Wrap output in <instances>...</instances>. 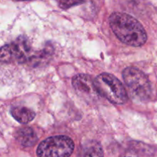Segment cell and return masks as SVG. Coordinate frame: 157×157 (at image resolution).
Segmentation results:
<instances>
[{"mask_svg":"<svg viewBox=\"0 0 157 157\" xmlns=\"http://www.w3.org/2000/svg\"><path fill=\"white\" fill-rule=\"evenodd\" d=\"M15 138L21 146L25 147H33L38 141V136L35 132L29 127L18 129L15 133Z\"/></svg>","mask_w":157,"mask_h":157,"instance_id":"8","label":"cell"},{"mask_svg":"<svg viewBox=\"0 0 157 157\" xmlns=\"http://www.w3.org/2000/svg\"><path fill=\"white\" fill-rule=\"evenodd\" d=\"M120 157H138V155L133 150H127V151L124 152L123 154L121 155Z\"/></svg>","mask_w":157,"mask_h":157,"instance_id":"11","label":"cell"},{"mask_svg":"<svg viewBox=\"0 0 157 157\" xmlns=\"http://www.w3.org/2000/svg\"><path fill=\"white\" fill-rule=\"evenodd\" d=\"M109 21L113 33L122 42L133 47H140L147 41V35L144 26L132 15L113 12Z\"/></svg>","mask_w":157,"mask_h":157,"instance_id":"1","label":"cell"},{"mask_svg":"<svg viewBox=\"0 0 157 157\" xmlns=\"http://www.w3.org/2000/svg\"><path fill=\"white\" fill-rule=\"evenodd\" d=\"M78 157H104V151L99 142L90 140L80 146Z\"/></svg>","mask_w":157,"mask_h":157,"instance_id":"7","label":"cell"},{"mask_svg":"<svg viewBox=\"0 0 157 157\" xmlns=\"http://www.w3.org/2000/svg\"><path fill=\"white\" fill-rule=\"evenodd\" d=\"M94 84L100 95L115 104H125L128 99L127 90L122 83L113 75L102 73L96 77Z\"/></svg>","mask_w":157,"mask_h":157,"instance_id":"2","label":"cell"},{"mask_svg":"<svg viewBox=\"0 0 157 157\" xmlns=\"http://www.w3.org/2000/svg\"><path fill=\"white\" fill-rule=\"evenodd\" d=\"M58 6L62 9H68L73 6L84 2V0H56Z\"/></svg>","mask_w":157,"mask_h":157,"instance_id":"10","label":"cell"},{"mask_svg":"<svg viewBox=\"0 0 157 157\" xmlns=\"http://www.w3.org/2000/svg\"><path fill=\"white\" fill-rule=\"evenodd\" d=\"M124 82L134 97L140 101H147L151 96V85L147 75L133 67H128L123 71Z\"/></svg>","mask_w":157,"mask_h":157,"instance_id":"4","label":"cell"},{"mask_svg":"<svg viewBox=\"0 0 157 157\" xmlns=\"http://www.w3.org/2000/svg\"><path fill=\"white\" fill-rule=\"evenodd\" d=\"M12 117L22 124H29L35 117V113L31 109L25 107H15L11 110Z\"/></svg>","mask_w":157,"mask_h":157,"instance_id":"9","label":"cell"},{"mask_svg":"<svg viewBox=\"0 0 157 157\" xmlns=\"http://www.w3.org/2000/svg\"><path fill=\"white\" fill-rule=\"evenodd\" d=\"M72 84L78 94L86 101H93L101 96L95 87L94 81L89 75L84 74L77 75L72 79Z\"/></svg>","mask_w":157,"mask_h":157,"instance_id":"6","label":"cell"},{"mask_svg":"<svg viewBox=\"0 0 157 157\" xmlns=\"http://www.w3.org/2000/svg\"><path fill=\"white\" fill-rule=\"evenodd\" d=\"M0 59L2 62H10L14 60L25 62L31 59V46L29 41L24 37H19L11 44L3 46Z\"/></svg>","mask_w":157,"mask_h":157,"instance_id":"5","label":"cell"},{"mask_svg":"<svg viewBox=\"0 0 157 157\" xmlns=\"http://www.w3.org/2000/svg\"><path fill=\"white\" fill-rule=\"evenodd\" d=\"M14 1H30V0H14Z\"/></svg>","mask_w":157,"mask_h":157,"instance_id":"12","label":"cell"},{"mask_svg":"<svg viewBox=\"0 0 157 157\" xmlns=\"http://www.w3.org/2000/svg\"><path fill=\"white\" fill-rule=\"evenodd\" d=\"M75 149V144L66 136H54L47 138L38 145V157H70Z\"/></svg>","mask_w":157,"mask_h":157,"instance_id":"3","label":"cell"}]
</instances>
